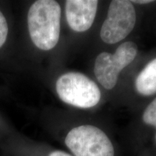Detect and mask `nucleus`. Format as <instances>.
Here are the masks:
<instances>
[{"mask_svg": "<svg viewBox=\"0 0 156 156\" xmlns=\"http://www.w3.org/2000/svg\"><path fill=\"white\" fill-rule=\"evenodd\" d=\"M131 2L136 4H148L153 2V1H152V0H139V1H132Z\"/></svg>", "mask_w": 156, "mask_h": 156, "instance_id": "9b49d317", "label": "nucleus"}, {"mask_svg": "<svg viewBox=\"0 0 156 156\" xmlns=\"http://www.w3.org/2000/svg\"><path fill=\"white\" fill-rule=\"evenodd\" d=\"M155 139H156V136H155Z\"/></svg>", "mask_w": 156, "mask_h": 156, "instance_id": "f8f14e48", "label": "nucleus"}, {"mask_svg": "<svg viewBox=\"0 0 156 156\" xmlns=\"http://www.w3.org/2000/svg\"><path fill=\"white\" fill-rule=\"evenodd\" d=\"M135 23L136 12L131 1L114 0L101 27V38L108 44L120 42L132 32Z\"/></svg>", "mask_w": 156, "mask_h": 156, "instance_id": "39448f33", "label": "nucleus"}, {"mask_svg": "<svg viewBox=\"0 0 156 156\" xmlns=\"http://www.w3.org/2000/svg\"><path fill=\"white\" fill-rule=\"evenodd\" d=\"M142 119L146 124L156 128V98L145 108Z\"/></svg>", "mask_w": 156, "mask_h": 156, "instance_id": "6e6552de", "label": "nucleus"}, {"mask_svg": "<svg viewBox=\"0 0 156 156\" xmlns=\"http://www.w3.org/2000/svg\"><path fill=\"white\" fill-rule=\"evenodd\" d=\"M8 34V25L6 18L0 12V48L5 44Z\"/></svg>", "mask_w": 156, "mask_h": 156, "instance_id": "1a4fd4ad", "label": "nucleus"}, {"mask_svg": "<svg viewBox=\"0 0 156 156\" xmlns=\"http://www.w3.org/2000/svg\"><path fill=\"white\" fill-rule=\"evenodd\" d=\"M137 52L136 44L127 41L121 44L114 54L103 52L99 54L94 65V73L99 83L105 89L114 88L120 73L134 61Z\"/></svg>", "mask_w": 156, "mask_h": 156, "instance_id": "20e7f679", "label": "nucleus"}, {"mask_svg": "<svg viewBox=\"0 0 156 156\" xmlns=\"http://www.w3.org/2000/svg\"><path fill=\"white\" fill-rule=\"evenodd\" d=\"M135 87L140 94L145 96L156 93V58L140 72L135 80Z\"/></svg>", "mask_w": 156, "mask_h": 156, "instance_id": "0eeeda50", "label": "nucleus"}, {"mask_svg": "<svg viewBox=\"0 0 156 156\" xmlns=\"http://www.w3.org/2000/svg\"><path fill=\"white\" fill-rule=\"evenodd\" d=\"M61 7L54 0H38L28 11L30 38L39 49L48 51L57 44L60 35Z\"/></svg>", "mask_w": 156, "mask_h": 156, "instance_id": "f257e3e1", "label": "nucleus"}, {"mask_svg": "<svg viewBox=\"0 0 156 156\" xmlns=\"http://www.w3.org/2000/svg\"><path fill=\"white\" fill-rule=\"evenodd\" d=\"M65 144L75 156H114V149L108 136L92 125L73 128L65 138Z\"/></svg>", "mask_w": 156, "mask_h": 156, "instance_id": "7ed1b4c3", "label": "nucleus"}, {"mask_svg": "<svg viewBox=\"0 0 156 156\" xmlns=\"http://www.w3.org/2000/svg\"><path fill=\"white\" fill-rule=\"evenodd\" d=\"M56 89L63 102L81 108L96 106L101 96L95 83L80 73H67L60 76L56 81Z\"/></svg>", "mask_w": 156, "mask_h": 156, "instance_id": "f03ea898", "label": "nucleus"}, {"mask_svg": "<svg viewBox=\"0 0 156 156\" xmlns=\"http://www.w3.org/2000/svg\"><path fill=\"white\" fill-rule=\"evenodd\" d=\"M98 1L67 0L65 13L68 25L75 32H85L92 26L96 15Z\"/></svg>", "mask_w": 156, "mask_h": 156, "instance_id": "423d86ee", "label": "nucleus"}, {"mask_svg": "<svg viewBox=\"0 0 156 156\" xmlns=\"http://www.w3.org/2000/svg\"><path fill=\"white\" fill-rule=\"evenodd\" d=\"M49 156H72V155H70L69 154L65 153V152L56 151L52 152L51 153H50Z\"/></svg>", "mask_w": 156, "mask_h": 156, "instance_id": "9d476101", "label": "nucleus"}]
</instances>
